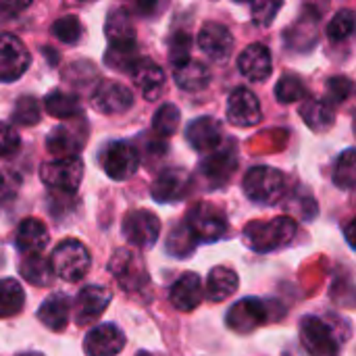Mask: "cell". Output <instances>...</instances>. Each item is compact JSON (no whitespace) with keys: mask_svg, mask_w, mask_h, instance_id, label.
<instances>
[{"mask_svg":"<svg viewBox=\"0 0 356 356\" xmlns=\"http://www.w3.org/2000/svg\"><path fill=\"white\" fill-rule=\"evenodd\" d=\"M298 232V225L292 217H275L269 221H250L244 232V244L254 252H273L288 246Z\"/></svg>","mask_w":356,"mask_h":356,"instance_id":"6da1fadb","label":"cell"},{"mask_svg":"<svg viewBox=\"0 0 356 356\" xmlns=\"http://www.w3.org/2000/svg\"><path fill=\"white\" fill-rule=\"evenodd\" d=\"M244 194L257 204H275L286 194V175L280 169L259 165L244 175Z\"/></svg>","mask_w":356,"mask_h":356,"instance_id":"7a4b0ae2","label":"cell"},{"mask_svg":"<svg viewBox=\"0 0 356 356\" xmlns=\"http://www.w3.org/2000/svg\"><path fill=\"white\" fill-rule=\"evenodd\" d=\"M184 225L196 242H217L227 234L229 227L225 211L211 202H196L188 211Z\"/></svg>","mask_w":356,"mask_h":356,"instance_id":"3957f363","label":"cell"},{"mask_svg":"<svg viewBox=\"0 0 356 356\" xmlns=\"http://www.w3.org/2000/svg\"><path fill=\"white\" fill-rule=\"evenodd\" d=\"M92 259L79 240H63L50 257L52 273L63 282H79L90 271Z\"/></svg>","mask_w":356,"mask_h":356,"instance_id":"277c9868","label":"cell"},{"mask_svg":"<svg viewBox=\"0 0 356 356\" xmlns=\"http://www.w3.org/2000/svg\"><path fill=\"white\" fill-rule=\"evenodd\" d=\"M40 179L56 192L73 194L83 179V163L79 156H63L40 167Z\"/></svg>","mask_w":356,"mask_h":356,"instance_id":"5b68a950","label":"cell"},{"mask_svg":"<svg viewBox=\"0 0 356 356\" xmlns=\"http://www.w3.org/2000/svg\"><path fill=\"white\" fill-rule=\"evenodd\" d=\"M108 271L113 273L117 284L127 292H140L148 286V269L140 254L129 248L115 250L108 263Z\"/></svg>","mask_w":356,"mask_h":356,"instance_id":"8992f818","label":"cell"},{"mask_svg":"<svg viewBox=\"0 0 356 356\" xmlns=\"http://www.w3.org/2000/svg\"><path fill=\"white\" fill-rule=\"evenodd\" d=\"M300 340L305 350L311 356L340 355V340L321 317L307 315L300 319Z\"/></svg>","mask_w":356,"mask_h":356,"instance_id":"52a82bcc","label":"cell"},{"mask_svg":"<svg viewBox=\"0 0 356 356\" xmlns=\"http://www.w3.org/2000/svg\"><path fill=\"white\" fill-rule=\"evenodd\" d=\"M100 165L111 179H129L140 167V150L129 142H111L100 154Z\"/></svg>","mask_w":356,"mask_h":356,"instance_id":"ba28073f","label":"cell"},{"mask_svg":"<svg viewBox=\"0 0 356 356\" xmlns=\"http://www.w3.org/2000/svg\"><path fill=\"white\" fill-rule=\"evenodd\" d=\"M121 232H123V238L134 248L146 250V248H152L156 244L159 234H161V221L154 213H150L146 209L131 211L125 215Z\"/></svg>","mask_w":356,"mask_h":356,"instance_id":"9c48e42d","label":"cell"},{"mask_svg":"<svg viewBox=\"0 0 356 356\" xmlns=\"http://www.w3.org/2000/svg\"><path fill=\"white\" fill-rule=\"evenodd\" d=\"M227 327L236 334H250L269 321V307L261 298H242L227 311Z\"/></svg>","mask_w":356,"mask_h":356,"instance_id":"30bf717a","label":"cell"},{"mask_svg":"<svg viewBox=\"0 0 356 356\" xmlns=\"http://www.w3.org/2000/svg\"><path fill=\"white\" fill-rule=\"evenodd\" d=\"M31 54L13 33H0V81H17L29 67Z\"/></svg>","mask_w":356,"mask_h":356,"instance_id":"8fae6325","label":"cell"},{"mask_svg":"<svg viewBox=\"0 0 356 356\" xmlns=\"http://www.w3.org/2000/svg\"><path fill=\"white\" fill-rule=\"evenodd\" d=\"M90 102L92 108L102 115H121L134 106V92L119 81L106 79L94 88Z\"/></svg>","mask_w":356,"mask_h":356,"instance_id":"7c38bea8","label":"cell"},{"mask_svg":"<svg viewBox=\"0 0 356 356\" xmlns=\"http://www.w3.org/2000/svg\"><path fill=\"white\" fill-rule=\"evenodd\" d=\"M227 119L236 127H254L263 119L261 102L248 88H238L227 98Z\"/></svg>","mask_w":356,"mask_h":356,"instance_id":"4fadbf2b","label":"cell"},{"mask_svg":"<svg viewBox=\"0 0 356 356\" xmlns=\"http://www.w3.org/2000/svg\"><path fill=\"white\" fill-rule=\"evenodd\" d=\"M190 184H192V177L186 169H177V167H171V169H165L152 184V198L161 204H171V202H179L188 196L190 192Z\"/></svg>","mask_w":356,"mask_h":356,"instance_id":"5bb4252c","label":"cell"},{"mask_svg":"<svg viewBox=\"0 0 356 356\" xmlns=\"http://www.w3.org/2000/svg\"><path fill=\"white\" fill-rule=\"evenodd\" d=\"M125 348V334L113 323H100L86 334V356H117Z\"/></svg>","mask_w":356,"mask_h":356,"instance_id":"9a60e30c","label":"cell"},{"mask_svg":"<svg viewBox=\"0 0 356 356\" xmlns=\"http://www.w3.org/2000/svg\"><path fill=\"white\" fill-rule=\"evenodd\" d=\"M198 46L213 63H225L234 50V35L225 25L211 21L202 25L198 33Z\"/></svg>","mask_w":356,"mask_h":356,"instance_id":"2e32d148","label":"cell"},{"mask_svg":"<svg viewBox=\"0 0 356 356\" xmlns=\"http://www.w3.org/2000/svg\"><path fill=\"white\" fill-rule=\"evenodd\" d=\"M113 294L104 286H86L75 300V323L90 325L96 321L111 305Z\"/></svg>","mask_w":356,"mask_h":356,"instance_id":"e0dca14e","label":"cell"},{"mask_svg":"<svg viewBox=\"0 0 356 356\" xmlns=\"http://www.w3.org/2000/svg\"><path fill=\"white\" fill-rule=\"evenodd\" d=\"M236 167H238V154H236L234 146H229V148L217 146L215 150L207 152V159L200 163V173L204 175V179L211 186H223L229 181Z\"/></svg>","mask_w":356,"mask_h":356,"instance_id":"ac0fdd59","label":"cell"},{"mask_svg":"<svg viewBox=\"0 0 356 356\" xmlns=\"http://www.w3.org/2000/svg\"><path fill=\"white\" fill-rule=\"evenodd\" d=\"M188 144L198 152L215 150L223 140V125L215 117H198L186 129Z\"/></svg>","mask_w":356,"mask_h":356,"instance_id":"d6986e66","label":"cell"},{"mask_svg":"<svg viewBox=\"0 0 356 356\" xmlns=\"http://www.w3.org/2000/svg\"><path fill=\"white\" fill-rule=\"evenodd\" d=\"M204 298V290H202V280L198 273L190 271L177 277V282L171 286L169 292V300L171 305L181 311V313H190L194 311Z\"/></svg>","mask_w":356,"mask_h":356,"instance_id":"ffe728a7","label":"cell"},{"mask_svg":"<svg viewBox=\"0 0 356 356\" xmlns=\"http://www.w3.org/2000/svg\"><path fill=\"white\" fill-rule=\"evenodd\" d=\"M129 75L146 100L161 98V94L165 90V73L152 58H138V63L134 65Z\"/></svg>","mask_w":356,"mask_h":356,"instance_id":"44dd1931","label":"cell"},{"mask_svg":"<svg viewBox=\"0 0 356 356\" xmlns=\"http://www.w3.org/2000/svg\"><path fill=\"white\" fill-rule=\"evenodd\" d=\"M50 236L46 225L40 219H23L19 223L17 236H15V246L21 254H42L44 248L48 246Z\"/></svg>","mask_w":356,"mask_h":356,"instance_id":"7402d4cb","label":"cell"},{"mask_svg":"<svg viewBox=\"0 0 356 356\" xmlns=\"http://www.w3.org/2000/svg\"><path fill=\"white\" fill-rule=\"evenodd\" d=\"M240 73L250 81H265L271 75V52L263 44L248 46L238 58Z\"/></svg>","mask_w":356,"mask_h":356,"instance_id":"603a6c76","label":"cell"},{"mask_svg":"<svg viewBox=\"0 0 356 356\" xmlns=\"http://www.w3.org/2000/svg\"><path fill=\"white\" fill-rule=\"evenodd\" d=\"M69 317H71V298L65 294L48 296L38 309V319L50 332H63L69 323Z\"/></svg>","mask_w":356,"mask_h":356,"instance_id":"cb8c5ba5","label":"cell"},{"mask_svg":"<svg viewBox=\"0 0 356 356\" xmlns=\"http://www.w3.org/2000/svg\"><path fill=\"white\" fill-rule=\"evenodd\" d=\"M240 286V277L229 267H213L207 275V300L209 302H223L227 300Z\"/></svg>","mask_w":356,"mask_h":356,"instance_id":"d4e9b609","label":"cell"},{"mask_svg":"<svg viewBox=\"0 0 356 356\" xmlns=\"http://www.w3.org/2000/svg\"><path fill=\"white\" fill-rule=\"evenodd\" d=\"M46 146H48L50 154H54L56 159L77 156V152L83 146V134H79L71 125H58L56 129L50 131V136L46 140Z\"/></svg>","mask_w":356,"mask_h":356,"instance_id":"484cf974","label":"cell"},{"mask_svg":"<svg viewBox=\"0 0 356 356\" xmlns=\"http://www.w3.org/2000/svg\"><path fill=\"white\" fill-rule=\"evenodd\" d=\"M173 79H175L177 88L184 92H202L211 81V73L202 63L190 58V60L173 67Z\"/></svg>","mask_w":356,"mask_h":356,"instance_id":"4316f807","label":"cell"},{"mask_svg":"<svg viewBox=\"0 0 356 356\" xmlns=\"http://www.w3.org/2000/svg\"><path fill=\"white\" fill-rule=\"evenodd\" d=\"M300 115H302L305 123L317 134L327 131L336 123V113H334L332 104L325 100H319V98L305 100V104L300 106Z\"/></svg>","mask_w":356,"mask_h":356,"instance_id":"83f0119b","label":"cell"},{"mask_svg":"<svg viewBox=\"0 0 356 356\" xmlns=\"http://www.w3.org/2000/svg\"><path fill=\"white\" fill-rule=\"evenodd\" d=\"M44 108L50 117L56 119H73L81 115V102L75 94L65 90H52L44 98Z\"/></svg>","mask_w":356,"mask_h":356,"instance_id":"f1b7e54d","label":"cell"},{"mask_svg":"<svg viewBox=\"0 0 356 356\" xmlns=\"http://www.w3.org/2000/svg\"><path fill=\"white\" fill-rule=\"evenodd\" d=\"M104 33L108 38V44L115 42H138L136 40V27L125 8H113L106 17Z\"/></svg>","mask_w":356,"mask_h":356,"instance_id":"f546056e","label":"cell"},{"mask_svg":"<svg viewBox=\"0 0 356 356\" xmlns=\"http://www.w3.org/2000/svg\"><path fill=\"white\" fill-rule=\"evenodd\" d=\"M19 271H21L25 282H29L31 286H42V288L50 286L52 277H54L50 261L44 259L42 254H23Z\"/></svg>","mask_w":356,"mask_h":356,"instance_id":"4dcf8cb0","label":"cell"},{"mask_svg":"<svg viewBox=\"0 0 356 356\" xmlns=\"http://www.w3.org/2000/svg\"><path fill=\"white\" fill-rule=\"evenodd\" d=\"M140 54H138V42H115L108 44L106 52H104V63L106 67L115 69V71H131L134 65L138 63Z\"/></svg>","mask_w":356,"mask_h":356,"instance_id":"1f68e13d","label":"cell"},{"mask_svg":"<svg viewBox=\"0 0 356 356\" xmlns=\"http://www.w3.org/2000/svg\"><path fill=\"white\" fill-rule=\"evenodd\" d=\"M25 305V292L17 280H0V319L15 317Z\"/></svg>","mask_w":356,"mask_h":356,"instance_id":"d6a6232c","label":"cell"},{"mask_svg":"<svg viewBox=\"0 0 356 356\" xmlns=\"http://www.w3.org/2000/svg\"><path fill=\"white\" fill-rule=\"evenodd\" d=\"M10 117H13V121H15L17 125H23V127L35 125V123L40 121V117H42L40 100L33 98V96H21V98H17Z\"/></svg>","mask_w":356,"mask_h":356,"instance_id":"836d02e7","label":"cell"},{"mask_svg":"<svg viewBox=\"0 0 356 356\" xmlns=\"http://www.w3.org/2000/svg\"><path fill=\"white\" fill-rule=\"evenodd\" d=\"M275 98L282 102V104H292V102H298V100H305L307 98V86L305 81L290 73V75H284L277 86H275Z\"/></svg>","mask_w":356,"mask_h":356,"instance_id":"e575fe53","label":"cell"},{"mask_svg":"<svg viewBox=\"0 0 356 356\" xmlns=\"http://www.w3.org/2000/svg\"><path fill=\"white\" fill-rule=\"evenodd\" d=\"M334 184L342 190H353L356 184V159L355 150L348 148L340 154L334 167Z\"/></svg>","mask_w":356,"mask_h":356,"instance_id":"d590c367","label":"cell"},{"mask_svg":"<svg viewBox=\"0 0 356 356\" xmlns=\"http://www.w3.org/2000/svg\"><path fill=\"white\" fill-rule=\"evenodd\" d=\"M179 108L175 104H163L152 117V129L161 138H169L177 131L179 127Z\"/></svg>","mask_w":356,"mask_h":356,"instance_id":"8d00e7d4","label":"cell"},{"mask_svg":"<svg viewBox=\"0 0 356 356\" xmlns=\"http://www.w3.org/2000/svg\"><path fill=\"white\" fill-rule=\"evenodd\" d=\"M52 35L63 44H77L83 35V25L75 15H65L52 23Z\"/></svg>","mask_w":356,"mask_h":356,"instance_id":"74e56055","label":"cell"},{"mask_svg":"<svg viewBox=\"0 0 356 356\" xmlns=\"http://www.w3.org/2000/svg\"><path fill=\"white\" fill-rule=\"evenodd\" d=\"M196 244H198V242L192 238V234L188 232V227L181 223V225H177V227L169 234V238H167V252L181 259V257L192 254Z\"/></svg>","mask_w":356,"mask_h":356,"instance_id":"f35d334b","label":"cell"},{"mask_svg":"<svg viewBox=\"0 0 356 356\" xmlns=\"http://www.w3.org/2000/svg\"><path fill=\"white\" fill-rule=\"evenodd\" d=\"M353 31H355V13L350 8L340 10L327 25V35L332 42H342L350 38Z\"/></svg>","mask_w":356,"mask_h":356,"instance_id":"ab89813d","label":"cell"},{"mask_svg":"<svg viewBox=\"0 0 356 356\" xmlns=\"http://www.w3.org/2000/svg\"><path fill=\"white\" fill-rule=\"evenodd\" d=\"M190 50H192V38L188 31L184 29H177L173 31L171 40H169V63L173 67L190 60Z\"/></svg>","mask_w":356,"mask_h":356,"instance_id":"60d3db41","label":"cell"},{"mask_svg":"<svg viewBox=\"0 0 356 356\" xmlns=\"http://www.w3.org/2000/svg\"><path fill=\"white\" fill-rule=\"evenodd\" d=\"M284 0H250L252 21L261 27H267L275 21Z\"/></svg>","mask_w":356,"mask_h":356,"instance_id":"b9f144b4","label":"cell"},{"mask_svg":"<svg viewBox=\"0 0 356 356\" xmlns=\"http://www.w3.org/2000/svg\"><path fill=\"white\" fill-rule=\"evenodd\" d=\"M21 188V175L13 169H0V207L15 200Z\"/></svg>","mask_w":356,"mask_h":356,"instance_id":"7bdbcfd3","label":"cell"},{"mask_svg":"<svg viewBox=\"0 0 356 356\" xmlns=\"http://www.w3.org/2000/svg\"><path fill=\"white\" fill-rule=\"evenodd\" d=\"M353 94V81L344 75L340 77H332L327 83V98L334 104H342L344 100H348V96Z\"/></svg>","mask_w":356,"mask_h":356,"instance_id":"ee69618b","label":"cell"},{"mask_svg":"<svg viewBox=\"0 0 356 356\" xmlns=\"http://www.w3.org/2000/svg\"><path fill=\"white\" fill-rule=\"evenodd\" d=\"M19 146H21V138L15 131V127L8 123H0V156L15 154Z\"/></svg>","mask_w":356,"mask_h":356,"instance_id":"f6af8a7d","label":"cell"},{"mask_svg":"<svg viewBox=\"0 0 356 356\" xmlns=\"http://www.w3.org/2000/svg\"><path fill=\"white\" fill-rule=\"evenodd\" d=\"M127 2L134 8V13L144 17V19L156 17L167 6V0H127Z\"/></svg>","mask_w":356,"mask_h":356,"instance_id":"bcb514c9","label":"cell"},{"mask_svg":"<svg viewBox=\"0 0 356 356\" xmlns=\"http://www.w3.org/2000/svg\"><path fill=\"white\" fill-rule=\"evenodd\" d=\"M29 4H31V0H0V13H4V15H19Z\"/></svg>","mask_w":356,"mask_h":356,"instance_id":"7dc6e473","label":"cell"},{"mask_svg":"<svg viewBox=\"0 0 356 356\" xmlns=\"http://www.w3.org/2000/svg\"><path fill=\"white\" fill-rule=\"evenodd\" d=\"M353 229H355V223H350V225L346 227V240H348L350 248H355V240H353Z\"/></svg>","mask_w":356,"mask_h":356,"instance_id":"c3c4849f","label":"cell"},{"mask_svg":"<svg viewBox=\"0 0 356 356\" xmlns=\"http://www.w3.org/2000/svg\"><path fill=\"white\" fill-rule=\"evenodd\" d=\"M17 356H44V355H40V353H23V355H17Z\"/></svg>","mask_w":356,"mask_h":356,"instance_id":"681fc988","label":"cell"},{"mask_svg":"<svg viewBox=\"0 0 356 356\" xmlns=\"http://www.w3.org/2000/svg\"><path fill=\"white\" fill-rule=\"evenodd\" d=\"M136 356H152V355H150V353H144V350H142V353H138Z\"/></svg>","mask_w":356,"mask_h":356,"instance_id":"f907efd6","label":"cell"},{"mask_svg":"<svg viewBox=\"0 0 356 356\" xmlns=\"http://www.w3.org/2000/svg\"><path fill=\"white\" fill-rule=\"evenodd\" d=\"M73 2H92V0H73Z\"/></svg>","mask_w":356,"mask_h":356,"instance_id":"816d5d0a","label":"cell"},{"mask_svg":"<svg viewBox=\"0 0 356 356\" xmlns=\"http://www.w3.org/2000/svg\"><path fill=\"white\" fill-rule=\"evenodd\" d=\"M236 2H244V0H236Z\"/></svg>","mask_w":356,"mask_h":356,"instance_id":"f5cc1de1","label":"cell"}]
</instances>
